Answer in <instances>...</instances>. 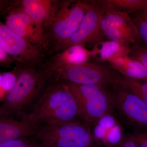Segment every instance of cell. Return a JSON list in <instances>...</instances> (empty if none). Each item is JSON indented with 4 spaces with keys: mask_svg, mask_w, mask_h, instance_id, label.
Returning <instances> with one entry per match:
<instances>
[{
    "mask_svg": "<svg viewBox=\"0 0 147 147\" xmlns=\"http://www.w3.org/2000/svg\"><path fill=\"white\" fill-rule=\"evenodd\" d=\"M102 2L108 7L127 13L142 11L147 6V0H107Z\"/></svg>",
    "mask_w": 147,
    "mask_h": 147,
    "instance_id": "d6986e66",
    "label": "cell"
},
{
    "mask_svg": "<svg viewBox=\"0 0 147 147\" xmlns=\"http://www.w3.org/2000/svg\"><path fill=\"white\" fill-rule=\"evenodd\" d=\"M11 6L5 15L6 25L13 32L19 36L32 44L42 48L40 46L38 42L31 33L26 26L23 23L21 18L11 9Z\"/></svg>",
    "mask_w": 147,
    "mask_h": 147,
    "instance_id": "e0dca14e",
    "label": "cell"
},
{
    "mask_svg": "<svg viewBox=\"0 0 147 147\" xmlns=\"http://www.w3.org/2000/svg\"><path fill=\"white\" fill-rule=\"evenodd\" d=\"M17 78L16 68L13 71L2 73L1 87L7 95L15 86Z\"/></svg>",
    "mask_w": 147,
    "mask_h": 147,
    "instance_id": "7402d4cb",
    "label": "cell"
},
{
    "mask_svg": "<svg viewBox=\"0 0 147 147\" xmlns=\"http://www.w3.org/2000/svg\"><path fill=\"white\" fill-rule=\"evenodd\" d=\"M91 57V50L85 45H73L52 55L40 67L45 71H50L68 66L86 63Z\"/></svg>",
    "mask_w": 147,
    "mask_h": 147,
    "instance_id": "8fae6325",
    "label": "cell"
},
{
    "mask_svg": "<svg viewBox=\"0 0 147 147\" xmlns=\"http://www.w3.org/2000/svg\"><path fill=\"white\" fill-rule=\"evenodd\" d=\"M104 9L103 5H92L83 17L78 28L65 42L55 48L52 54L59 53L75 45L88 43H97L102 40L104 35L100 22Z\"/></svg>",
    "mask_w": 147,
    "mask_h": 147,
    "instance_id": "30bf717a",
    "label": "cell"
},
{
    "mask_svg": "<svg viewBox=\"0 0 147 147\" xmlns=\"http://www.w3.org/2000/svg\"><path fill=\"white\" fill-rule=\"evenodd\" d=\"M0 65H4V64L3 63L2 61L0 59Z\"/></svg>",
    "mask_w": 147,
    "mask_h": 147,
    "instance_id": "f1b7e54d",
    "label": "cell"
},
{
    "mask_svg": "<svg viewBox=\"0 0 147 147\" xmlns=\"http://www.w3.org/2000/svg\"><path fill=\"white\" fill-rule=\"evenodd\" d=\"M0 59L3 63L4 65H7L14 62V61L12 58L9 56L3 49L0 46Z\"/></svg>",
    "mask_w": 147,
    "mask_h": 147,
    "instance_id": "484cf974",
    "label": "cell"
},
{
    "mask_svg": "<svg viewBox=\"0 0 147 147\" xmlns=\"http://www.w3.org/2000/svg\"><path fill=\"white\" fill-rule=\"evenodd\" d=\"M13 89L0 105V117L21 119L35 104L51 81L41 67L18 65Z\"/></svg>",
    "mask_w": 147,
    "mask_h": 147,
    "instance_id": "6da1fadb",
    "label": "cell"
},
{
    "mask_svg": "<svg viewBox=\"0 0 147 147\" xmlns=\"http://www.w3.org/2000/svg\"><path fill=\"white\" fill-rule=\"evenodd\" d=\"M47 72L52 80L64 84H95L106 87L116 85L119 76L105 66L88 62Z\"/></svg>",
    "mask_w": 147,
    "mask_h": 147,
    "instance_id": "8992f818",
    "label": "cell"
},
{
    "mask_svg": "<svg viewBox=\"0 0 147 147\" xmlns=\"http://www.w3.org/2000/svg\"><path fill=\"white\" fill-rule=\"evenodd\" d=\"M116 85L135 95L147 105V81L134 80L119 75Z\"/></svg>",
    "mask_w": 147,
    "mask_h": 147,
    "instance_id": "ac0fdd59",
    "label": "cell"
},
{
    "mask_svg": "<svg viewBox=\"0 0 147 147\" xmlns=\"http://www.w3.org/2000/svg\"><path fill=\"white\" fill-rule=\"evenodd\" d=\"M109 62L114 69L124 77L139 81H147V69L131 56L120 57Z\"/></svg>",
    "mask_w": 147,
    "mask_h": 147,
    "instance_id": "2e32d148",
    "label": "cell"
},
{
    "mask_svg": "<svg viewBox=\"0 0 147 147\" xmlns=\"http://www.w3.org/2000/svg\"><path fill=\"white\" fill-rule=\"evenodd\" d=\"M37 125L22 118L0 117V144L34 136Z\"/></svg>",
    "mask_w": 147,
    "mask_h": 147,
    "instance_id": "4fadbf2b",
    "label": "cell"
},
{
    "mask_svg": "<svg viewBox=\"0 0 147 147\" xmlns=\"http://www.w3.org/2000/svg\"><path fill=\"white\" fill-rule=\"evenodd\" d=\"M92 5L83 1H60L55 15L45 30L47 53H53L56 47L74 34Z\"/></svg>",
    "mask_w": 147,
    "mask_h": 147,
    "instance_id": "5b68a950",
    "label": "cell"
},
{
    "mask_svg": "<svg viewBox=\"0 0 147 147\" xmlns=\"http://www.w3.org/2000/svg\"><path fill=\"white\" fill-rule=\"evenodd\" d=\"M0 46L21 65L41 66L46 57L45 50L16 34L1 21Z\"/></svg>",
    "mask_w": 147,
    "mask_h": 147,
    "instance_id": "ba28073f",
    "label": "cell"
},
{
    "mask_svg": "<svg viewBox=\"0 0 147 147\" xmlns=\"http://www.w3.org/2000/svg\"><path fill=\"white\" fill-rule=\"evenodd\" d=\"M64 84L74 98L81 120L90 126L114 113L113 98L107 87L95 84Z\"/></svg>",
    "mask_w": 147,
    "mask_h": 147,
    "instance_id": "277c9868",
    "label": "cell"
},
{
    "mask_svg": "<svg viewBox=\"0 0 147 147\" xmlns=\"http://www.w3.org/2000/svg\"><path fill=\"white\" fill-rule=\"evenodd\" d=\"M110 90L114 113L121 121L136 131H147V105L135 95L117 85Z\"/></svg>",
    "mask_w": 147,
    "mask_h": 147,
    "instance_id": "52a82bcc",
    "label": "cell"
},
{
    "mask_svg": "<svg viewBox=\"0 0 147 147\" xmlns=\"http://www.w3.org/2000/svg\"><path fill=\"white\" fill-rule=\"evenodd\" d=\"M22 118L37 125L82 121L74 98L65 84L53 80Z\"/></svg>",
    "mask_w": 147,
    "mask_h": 147,
    "instance_id": "7a4b0ae2",
    "label": "cell"
},
{
    "mask_svg": "<svg viewBox=\"0 0 147 147\" xmlns=\"http://www.w3.org/2000/svg\"><path fill=\"white\" fill-rule=\"evenodd\" d=\"M131 47V57L139 61L147 69V49L140 47L137 44Z\"/></svg>",
    "mask_w": 147,
    "mask_h": 147,
    "instance_id": "603a6c76",
    "label": "cell"
},
{
    "mask_svg": "<svg viewBox=\"0 0 147 147\" xmlns=\"http://www.w3.org/2000/svg\"><path fill=\"white\" fill-rule=\"evenodd\" d=\"M131 44L122 41H100L91 50L92 57L100 61L109 62L120 57L129 56Z\"/></svg>",
    "mask_w": 147,
    "mask_h": 147,
    "instance_id": "9a60e30c",
    "label": "cell"
},
{
    "mask_svg": "<svg viewBox=\"0 0 147 147\" xmlns=\"http://www.w3.org/2000/svg\"><path fill=\"white\" fill-rule=\"evenodd\" d=\"M117 147H147V131L124 134Z\"/></svg>",
    "mask_w": 147,
    "mask_h": 147,
    "instance_id": "ffe728a7",
    "label": "cell"
},
{
    "mask_svg": "<svg viewBox=\"0 0 147 147\" xmlns=\"http://www.w3.org/2000/svg\"><path fill=\"white\" fill-rule=\"evenodd\" d=\"M13 1L0 0V14L5 16L12 5Z\"/></svg>",
    "mask_w": 147,
    "mask_h": 147,
    "instance_id": "d4e9b609",
    "label": "cell"
},
{
    "mask_svg": "<svg viewBox=\"0 0 147 147\" xmlns=\"http://www.w3.org/2000/svg\"><path fill=\"white\" fill-rule=\"evenodd\" d=\"M142 11L139 16L147 21V6L146 8Z\"/></svg>",
    "mask_w": 147,
    "mask_h": 147,
    "instance_id": "4316f807",
    "label": "cell"
},
{
    "mask_svg": "<svg viewBox=\"0 0 147 147\" xmlns=\"http://www.w3.org/2000/svg\"><path fill=\"white\" fill-rule=\"evenodd\" d=\"M0 147H44L32 137H24L0 144Z\"/></svg>",
    "mask_w": 147,
    "mask_h": 147,
    "instance_id": "44dd1931",
    "label": "cell"
},
{
    "mask_svg": "<svg viewBox=\"0 0 147 147\" xmlns=\"http://www.w3.org/2000/svg\"><path fill=\"white\" fill-rule=\"evenodd\" d=\"M44 147H100L91 126L83 121L37 125L32 137Z\"/></svg>",
    "mask_w": 147,
    "mask_h": 147,
    "instance_id": "3957f363",
    "label": "cell"
},
{
    "mask_svg": "<svg viewBox=\"0 0 147 147\" xmlns=\"http://www.w3.org/2000/svg\"><path fill=\"white\" fill-rule=\"evenodd\" d=\"M104 10L100 27L104 36L110 40L137 45V29L128 13L107 7L101 1Z\"/></svg>",
    "mask_w": 147,
    "mask_h": 147,
    "instance_id": "9c48e42d",
    "label": "cell"
},
{
    "mask_svg": "<svg viewBox=\"0 0 147 147\" xmlns=\"http://www.w3.org/2000/svg\"><path fill=\"white\" fill-rule=\"evenodd\" d=\"M2 78V73H0V88L1 85Z\"/></svg>",
    "mask_w": 147,
    "mask_h": 147,
    "instance_id": "83f0119b",
    "label": "cell"
},
{
    "mask_svg": "<svg viewBox=\"0 0 147 147\" xmlns=\"http://www.w3.org/2000/svg\"><path fill=\"white\" fill-rule=\"evenodd\" d=\"M93 125L95 126L94 129V131H92L96 139L100 145L103 144L108 147H116L111 136L117 146L123 137L112 134L111 132L121 135L124 134L122 133V130L119 124L118 123L113 115L102 118Z\"/></svg>",
    "mask_w": 147,
    "mask_h": 147,
    "instance_id": "5bb4252c",
    "label": "cell"
},
{
    "mask_svg": "<svg viewBox=\"0 0 147 147\" xmlns=\"http://www.w3.org/2000/svg\"><path fill=\"white\" fill-rule=\"evenodd\" d=\"M59 2L55 0L16 1L17 5L42 27L44 31L55 15Z\"/></svg>",
    "mask_w": 147,
    "mask_h": 147,
    "instance_id": "7c38bea8",
    "label": "cell"
},
{
    "mask_svg": "<svg viewBox=\"0 0 147 147\" xmlns=\"http://www.w3.org/2000/svg\"><path fill=\"white\" fill-rule=\"evenodd\" d=\"M137 29L138 38L147 45V21L139 15L133 20Z\"/></svg>",
    "mask_w": 147,
    "mask_h": 147,
    "instance_id": "cb8c5ba5",
    "label": "cell"
}]
</instances>
